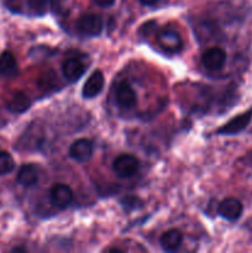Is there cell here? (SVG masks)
<instances>
[{
	"label": "cell",
	"instance_id": "1",
	"mask_svg": "<svg viewBox=\"0 0 252 253\" xmlns=\"http://www.w3.org/2000/svg\"><path fill=\"white\" fill-rule=\"evenodd\" d=\"M77 30L84 36H99L103 31V20L96 14L82 15L77 20Z\"/></svg>",
	"mask_w": 252,
	"mask_h": 253
},
{
	"label": "cell",
	"instance_id": "2",
	"mask_svg": "<svg viewBox=\"0 0 252 253\" xmlns=\"http://www.w3.org/2000/svg\"><path fill=\"white\" fill-rule=\"evenodd\" d=\"M140 163L136 157L131 155H120L114 160L113 169L119 177L130 178L138 170Z\"/></svg>",
	"mask_w": 252,
	"mask_h": 253
},
{
	"label": "cell",
	"instance_id": "3",
	"mask_svg": "<svg viewBox=\"0 0 252 253\" xmlns=\"http://www.w3.org/2000/svg\"><path fill=\"white\" fill-rule=\"evenodd\" d=\"M252 120V109L245 111V113L240 114V115L235 116L234 119L217 128L216 133L217 135H236V133L244 131L247 126L250 125Z\"/></svg>",
	"mask_w": 252,
	"mask_h": 253
},
{
	"label": "cell",
	"instance_id": "4",
	"mask_svg": "<svg viewBox=\"0 0 252 253\" xmlns=\"http://www.w3.org/2000/svg\"><path fill=\"white\" fill-rule=\"evenodd\" d=\"M49 200L53 207L58 209H66L73 200V192L67 184L57 183L49 190Z\"/></svg>",
	"mask_w": 252,
	"mask_h": 253
},
{
	"label": "cell",
	"instance_id": "5",
	"mask_svg": "<svg viewBox=\"0 0 252 253\" xmlns=\"http://www.w3.org/2000/svg\"><path fill=\"white\" fill-rule=\"evenodd\" d=\"M94 145L88 138H79L74 141L69 147V156L77 162H88L93 156Z\"/></svg>",
	"mask_w": 252,
	"mask_h": 253
},
{
	"label": "cell",
	"instance_id": "6",
	"mask_svg": "<svg viewBox=\"0 0 252 253\" xmlns=\"http://www.w3.org/2000/svg\"><path fill=\"white\" fill-rule=\"evenodd\" d=\"M157 42L168 53H178L183 48V41L179 34L173 30H165L157 35Z\"/></svg>",
	"mask_w": 252,
	"mask_h": 253
},
{
	"label": "cell",
	"instance_id": "7",
	"mask_svg": "<svg viewBox=\"0 0 252 253\" xmlns=\"http://www.w3.org/2000/svg\"><path fill=\"white\" fill-rule=\"evenodd\" d=\"M244 211L241 202L236 198H226L217 207V212L221 217L229 221H236Z\"/></svg>",
	"mask_w": 252,
	"mask_h": 253
},
{
	"label": "cell",
	"instance_id": "8",
	"mask_svg": "<svg viewBox=\"0 0 252 253\" xmlns=\"http://www.w3.org/2000/svg\"><path fill=\"white\" fill-rule=\"evenodd\" d=\"M202 62L205 68L210 71H219L226 62V52L220 47H212L203 53Z\"/></svg>",
	"mask_w": 252,
	"mask_h": 253
},
{
	"label": "cell",
	"instance_id": "9",
	"mask_svg": "<svg viewBox=\"0 0 252 253\" xmlns=\"http://www.w3.org/2000/svg\"><path fill=\"white\" fill-rule=\"evenodd\" d=\"M115 100L121 108L131 109L137 103V96L130 84L126 82H120L116 86Z\"/></svg>",
	"mask_w": 252,
	"mask_h": 253
},
{
	"label": "cell",
	"instance_id": "10",
	"mask_svg": "<svg viewBox=\"0 0 252 253\" xmlns=\"http://www.w3.org/2000/svg\"><path fill=\"white\" fill-rule=\"evenodd\" d=\"M104 74L101 71H94L93 73L89 76L86 82L84 83L83 89H82V94L85 99L95 98L96 95L100 94V91L104 88Z\"/></svg>",
	"mask_w": 252,
	"mask_h": 253
},
{
	"label": "cell",
	"instance_id": "11",
	"mask_svg": "<svg viewBox=\"0 0 252 253\" xmlns=\"http://www.w3.org/2000/svg\"><path fill=\"white\" fill-rule=\"evenodd\" d=\"M62 71H63V76L68 79L69 82H77L81 79L85 72V66L82 63L79 59L77 58H68L63 62L62 66Z\"/></svg>",
	"mask_w": 252,
	"mask_h": 253
},
{
	"label": "cell",
	"instance_id": "12",
	"mask_svg": "<svg viewBox=\"0 0 252 253\" xmlns=\"http://www.w3.org/2000/svg\"><path fill=\"white\" fill-rule=\"evenodd\" d=\"M183 241V235L179 230L177 229H170L167 230L165 234L161 236V246L165 251L167 252H173L175 250L179 249V246L182 245Z\"/></svg>",
	"mask_w": 252,
	"mask_h": 253
},
{
	"label": "cell",
	"instance_id": "13",
	"mask_svg": "<svg viewBox=\"0 0 252 253\" xmlns=\"http://www.w3.org/2000/svg\"><path fill=\"white\" fill-rule=\"evenodd\" d=\"M17 183L22 187H32L39 180V172L34 165H24L17 172Z\"/></svg>",
	"mask_w": 252,
	"mask_h": 253
},
{
	"label": "cell",
	"instance_id": "14",
	"mask_svg": "<svg viewBox=\"0 0 252 253\" xmlns=\"http://www.w3.org/2000/svg\"><path fill=\"white\" fill-rule=\"evenodd\" d=\"M31 105V101H30L29 96L24 93V91H15L11 95V98L7 101V108L12 113H24Z\"/></svg>",
	"mask_w": 252,
	"mask_h": 253
},
{
	"label": "cell",
	"instance_id": "15",
	"mask_svg": "<svg viewBox=\"0 0 252 253\" xmlns=\"http://www.w3.org/2000/svg\"><path fill=\"white\" fill-rule=\"evenodd\" d=\"M17 63L14 54L5 51L0 54V74L5 77H14L17 74Z\"/></svg>",
	"mask_w": 252,
	"mask_h": 253
},
{
	"label": "cell",
	"instance_id": "16",
	"mask_svg": "<svg viewBox=\"0 0 252 253\" xmlns=\"http://www.w3.org/2000/svg\"><path fill=\"white\" fill-rule=\"evenodd\" d=\"M27 4H29L30 10L35 15L42 16V15H44L47 12L49 5L52 4V0H29Z\"/></svg>",
	"mask_w": 252,
	"mask_h": 253
},
{
	"label": "cell",
	"instance_id": "17",
	"mask_svg": "<svg viewBox=\"0 0 252 253\" xmlns=\"http://www.w3.org/2000/svg\"><path fill=\"white\" fill-rule=\"evenodd\" d=\"M15 167L14 158L7 152L0 151V175H5L11 172Z\"/></svg>",
	"mask_w": 252,
	"mask_h": 253
},
{
	"label": "cell",
	"instance_id": "18",
	"mask_svg": "<svg viewBox=\"0 0 252 253\" xmlns=\"http://www.w3.org/2000/svg\"><path fill=\"white\" fill-rule=\"evenodd\" d=\"M94 2L100 7H110L113 6L115 0H94Z\"/></svg>",
	"mask_w": 252,
	"mask_h": 253
},
{
	"label": "cell",
	"instance_id": "19",
	"mask_svg": "<svg viewBox=\"0 0 252 253\" xmlns=\"http://www.w3.org/2000/svg\"><path fill=\"white\" fill-rule=\"evenodd\" d=\"M140 1L141 4L145 5V6H152V5H155L158 0H140Z\"/></svg>",
	"mask_w": 252,
	"mask_h": 253
},
{
	"label": "cell",
	"instance_id": "20",
	"mask_svg": "<svg viewBox=\"0 0 252 253\" xmlns=\"http://www.w3.org/2000/svg\"><path fill=\"white\" fill-rule=\"evenodd\" d=\"M109 252H118V253H120V252H123L121 251V250H118V249H111V250H108Z\"/></svg>",
	"mask_w": 252,
	"mask_h": 253
}]
</instances>
